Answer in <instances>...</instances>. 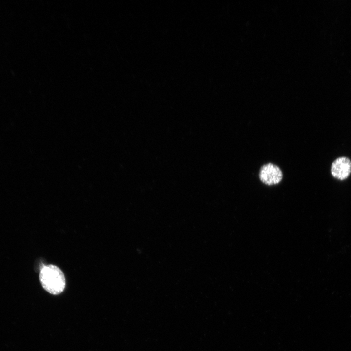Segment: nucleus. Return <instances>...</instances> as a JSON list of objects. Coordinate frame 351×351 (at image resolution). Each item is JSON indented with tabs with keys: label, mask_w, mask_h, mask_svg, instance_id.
I'll return each instance as SVG.
<instances>
[{
	"label": "nucleus",
	"mask_w": 351,
	"mask_h": 351,
	"mask_svg": "<svg viewBox=\"0 0 351 351\" xmlns=\"http://www.w3.org/2000/svg\"><path fill=\"white\" fill-rule=\"evenodd\" d=\"M40 283L47 292L58 295L64 290L66 285L65 278L62 271L56 265H45L39 273Z\"/></svg>",
	"instance_id": "1"
},
{
	"label": "nucleus",
	"mask_w": 351,
	"mask_h": 351,
	"mask_svg": "<svg viewBox=\"0 0 351 351\" xmlns=\"http://www.w3.org/2000/svg\"><path fill=\"white\" fill-rule=\"evenodd\" d=\"M283 176V173L279 167L272 163L263 165L259 172L260 181L268 186L279 183L282 180Z\"/></svg>",
	"instance_id": "2"
},
{
	"label": "nucleus",
	"mask_w": 351,
	"mask_h": 351,
	"mask_svg": "<svg viewBox=\"0 0 351 351\" xmlns=\"http://www.w3.org/2000/svg\"><path fill=\"white\" fill-rule=\"evenodd\" d=\"M331 172L335 178L343 180L348 177L351 172V161L347 157L336 159L332 163Z\"/></svg>",
	"instance_id": "3"
}]
</instances>
